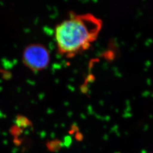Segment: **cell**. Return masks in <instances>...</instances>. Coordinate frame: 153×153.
Returning <instances> with one entry per match:
<instances>
[{
    "mask_svg": "<svg viewBox=\"0 0 153 153\" xmlns=\"http://www.w3.org/2000/svg\"><path fill=\"white\" fill-rule=\"evenodd\" d=\"M103 23L91 14L73 15L55 29V39L59 53L67 57L88 49L98 37Z\"/></svg>",
    "mask_w": 153,
    "mask_h": 153,
    "instance_id": "1",
    "label": "cell"
},
{
    "mask_svg": "<svg viewBox=\"0 0 153 153\" xmlns=\"http://www.w3.org/2000/svg\"><path fill=\"white\" fill-rule=\"evenodd\" d=\"M22 60L28 68L33 71H39L48 65L50 55L48 49L44 45L31 44L23 51Z\"/></svg>",
    "mask_w": 153,
    "mask_h": 153,
    "instance_id": "2",
    "label": "cell"
},
{
    "mask_svg": "<svg viewBox=\"0 0 153 153\" xmlns=\"http://www.w3.org/2000/svg\"><path fill=\"white\" fill-rule=\"evenodd\" d=\"M63 145V142L59 140L50 141L46 144V146L48 150L52 152H57L59 151Z\"/></svg>",
    "mask_w": 153,
    "mask_h": 153,
    "instance_id": "3",
    "label": "cell"
},
{
    "mask_svg": "<svg viewBox=\"0 0 153 153\" xmlns=\"http://www.w3.org/2000/svg\"><path fill=\"white\" fill-rule=\"evenodd\" d=\"M16 124L18 127L21 128H26L28 126L30 125V121L26 119V117L20 116L17 118L16 120Z\"/></svg>",
    "mask_w": 153,
    "mask_h": 153,
    "instance_id": "4",
    "label": "cell"
},
{
    "mask_svg": "<svg viewBox=\"0 0 153 153\" xmlns=\"http://www.w3.org/2000/svg\"><path fill=\"white\" fill-rule=\"evenodd\" d=\"M10 133L13 136L17 138L18 136H19L22 133V131L18 126H13V128H11Z\"/></svg>",
    "mask_w": 153,
    "mask_h": 153,
    "instance_id": "5",
    "label": "cell"
},
{
    "mask_svg": "<svg viewBox=\"0 0 153 153\" xmlns=\"http://www.w3.org/2000/svg\"><path fill=\"white\" fill-rule=\"evenodd\" d=\"M71 143H72V140H71V138L70 136H66L64 138V145L66 146V148H69L71 145Z\"/></svg>",
    "mask_w": 153,
    "mask_h": 153,
    "instance_id": "6",
    "label": "cell"
},
{
    "mask_svg": "<svg viewBox=\"0 0 153 153\" xmlns=\"http://www.w3.org/2000/svg\"><path fill=\"white\" fill-rule=\"evenodd\" d=\"M76 139L78 141H82L83 139V136L82 135V133L79 132H77L76 134Z\"/></svg>",
    "mask_w": 153,
    "mask_h": 153,
    "instance_id": "7",
    "label": "cell"
},
{
    "mask_svg": "<svg viewBox=\"0 0 153 153\" xmlns=\"http://www.w3.org/2000/svg\"><path fill=\"white\" fill-rule=\"evenodd\" d=\"M14 143H15L16 145H19L21 144V140H18L17 138H16L14 140Z\"/></svg>",
    "mask_w": 153,
    "mask_h": 153,
    "instance_id": "8",
    "label": "cell"
},
{
    "mask_svg": "<svg viewBox=\"0 0 153 153\" xmlns=\"http://www.w3.org/2000/svg\"></svg>",
    "mask_w": 153,
    "mask_h": 153,
    "instance_id": "9",
    "label": "cell"
}]
</instances>
